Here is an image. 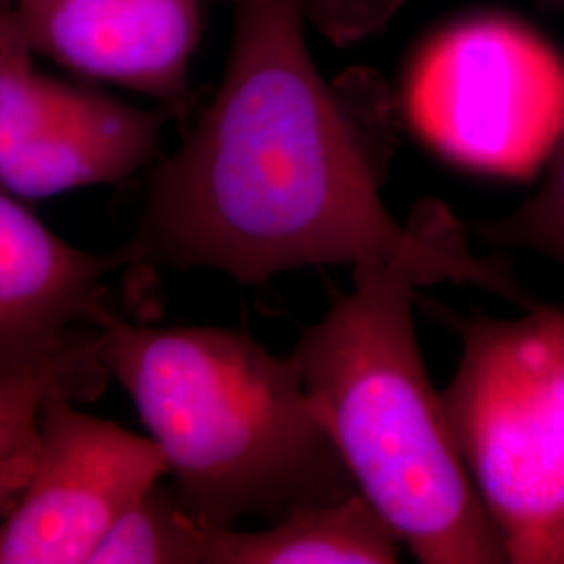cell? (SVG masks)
<instances>
[{
    "label": "cell",
    "instance_id": "1",
    "mask_svg": "<svg viewBox=\"0 0 564 564\" xmlns=\"http://www.w3.org/2000/svg\"><path fill=\"white\" fill-rule=\"evenodd\" d=\"M223 82L151 178L130 268L218 270L241 284L323 265L387 263L421 286L473 284L521 307L535 300L502 258L470 251L460 220L423 203L410 223L383 199L384 141L324 80L297 0H228Z\"/></svg>",
    "mask_w": 564,
    "mask_h": 564
},
{
    "label": "cell",
    "instance_id": "2",
    "mask_svg": "<svg viewBox=\"0 0 564 564\" xmlns=\"http://www.w3.org/2000/svg\"><path fill=\"white\" fill-rule=\"evenodd\" d=\"M99 356L162 449L172 489L195 521H279L358 491L293 351L276 356L232 328H158L113 312L99 326Z\"/></svg>",
    "mask_w": 564,
    "mask_h": 564
},
{
    "label": "cell",
    "instance_id": "3",
    "mask_svg": "<svg viewBox=\"0 0 564 564\" xmlns=\"http://www.w3.org/2000/svg\"><path fill=\"white\" fill-rule=\"evenodd\" d=\"M403 268L360 263L293 349L316 416L354 484L416 561L508 563L424 368Z\"/></svg>",
    "mask_w": 564,
    "mask_h": 564
},
{
    "label": "cell",
    "instance_id": "4",
    "mask_svg": "<svg viewBox=\"0 0 564 564\" xmlns=\"http://www.w3.org/2000/svg\"><path fill=\"white\" fill-rule=\"evenodd\" d=\"M421 303L463 343L440 398L508 563L564 564V307L489 318Z\"/></svg>",
    "mask_w": 564,
    "mask_h": 564
},
{
    "label": "cell",
    "instance_id": "5",
    "mask_svg": "<svg viewBox=\"0 0 564 564\" xmlns=\"http://www.w3.org/2000/svg\"><path fill=\"white\" fill-rule=\"evenodd\" d=\"M402 105L416 137L447 162L535 181L564 128V59L521 21L477 15L424 44Z\"/></svg>",
    "mask_w": 564,
    "mask_h": 564
},
{
    "label": "cell",
    "instance_id": "6",
    "mask_svg": "<svg viewBox=\"0 0 564 564\" xmlns=\"http://www.w3.org/2000/svg\"><path fill=\"white\" fill-rule=\"evenodd\" d=\"M55 395L20 500L0 521V564H88L121 514L167 475L162 449Z\"/></svg>",
    "mask_w": 564,
    "mask_h": 564
},
{
    "label": "cell",
    "instance_id": "7",
    "mask_svg": "<svg viewBox=\"0 0 564 564\" xmlns=\"http://www.w3.org/2000/svg\"><path fill=\"white\" fill-rule=\"evenodd\" d=\"M130 268L123 247L88 253L0 193V375L39 362L116 312L109 279Z\"/></svg>",
    "mask_w": 564,
    "mask_h": 564
},
{
    "label": "cell",
    "instance_id": "8",
    "mask_svg": "<svg viewBox=\"0 0 564 564\" xmlns=\"http://www.w3.org/2000/svg\"><path fill=\"white\" fill-rule=\"evenodd\" d=\"M34 51L95 80L178 99L199 39L202 0H15Z\"/></svg>",
    "mask_w": 564,
    "mask_h": 564
},
{
    "label": "cell",
    "instance_id": "9",
    "mask_svg": "<svg viewBox=\"0 0 564 564\" xmlns=\"http://www.w3.org/2000/svg\"><path fill=\"white\" fill-rule=\"evenodd\" d=\"M165 120L163 111L84 90L63 120L0 170V188L21 199H44L123 182L155 158Z\"/></svg>",
    "mask_w": 564,
    "mask_h": 564
},
{
    "label": "cell",
    "instance_id": "10",
    "mask_svg": "<svg viewBox=\"0 0 564 564\" xmlns=\"http://www.w3.org/2000/svg\"><path fill=\"white\" fill-rule=\"evenodd\" d=\"M398 544L360 491L295 508L258 531L205 524V564H393Z\"/></svg>",
    "mask_w": 564,
    "mask_h": 564
},
{
    "label": "cell",
    "instance_id": "11",
    "mask_svg": "<svg viewBox=\"0 0 564 564\" xmlns=\"http://www.w3.org/2000/svg\"><path fill=\"white\" fill-rule=\"evenodd\" d=\"M107 381L99 328L53 356L0 375V521L20 500L30 479L46 403L55 395L95 402Z\"/></svg>",
    "mask_w": 564,
    "mask_h": 564
},
{
    "label": "cell",
    "instance_id": "12",
    "mask_svg": "<svg viewBox=\"0 0 564 564\" xmlns=\"http://www.w3.org/2000/svg\"><path fill=\"white\" fill-rule=\"evenodd\" d=\"M34 46L13 7L0 11V170L39 141L82 99L80 86L55 80L34 63Z\"/></svg>",
    "mask_w": 564,
    "mask_h": 564
},
{
    "label": "cell",
    "instance_id": "13",
    "mask_svg": "<svg viewBox=\"0 0 564 564\" xmlns=\"http://www.w3.org/2000/svg\"><path fill=\"white\" fill-rule=\"evenodd\" d=\"M88 564H205V524L158 484L111 524Z\"/></svg>",
    "mask_w": 564,
    "mask_h": 564
},
{
    "label": "cell",
    "instance_id": "14",
    "mask_svg": "<svg viewBox=\"0 0 564 564\" xmlns=\"http://www.w3.org/2000/svg\"><path fill=\"white\" fill-rule=\"evenodd\" d=\"M564 13V0H547ZM466 235L496 249L529 251L564 268V128L544 163L538 188L505 218L464 224Z\"/></svg>",
    "mask_w": 564,
    "mask_h": 564
},
{
    "label": "cell",
    "instance_id": "15",
    "mask_svg": "<svg viewBox=\"0 0 564 564\" xmlns=\"http://www.w3.org/2000/svg\"><path fill=\"white\" fill-rule=\"evenodd\" d=\"M307 28L335 46L381 34L408 0H297Z\"/></svg>",
    "mask_w": 564,
    "mask_h": 564
},
{
    "label": "cell",
    "instance_id": "16",
    "mask_svg": "<svg viewBox=\"0 0 564 564\" xmlns=\"http://www.w3.org/2000/svg\"><path fill=\"white\" fill-rule=\"evenodd\" d=\"M13 4H15V0H0V11L7 7H13Z\"/></svg>",
    "mask_w": 564,
    "mask_h": 564
}]
</instances>
